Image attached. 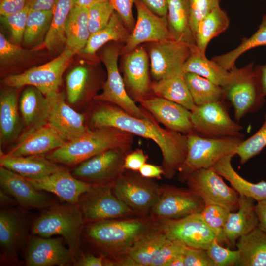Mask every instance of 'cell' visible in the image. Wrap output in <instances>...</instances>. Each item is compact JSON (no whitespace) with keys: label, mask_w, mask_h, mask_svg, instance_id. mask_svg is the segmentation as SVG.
<instances>
[{"label":"cell","mask_w":266,"mask_h":266,"mask_svg":"<svg viewBox=\"0 0 266 266\" xmlns=\"http://www.w3.org/2000/svg\"><path fill=\"white\" fill-rule=\"evenodd\" d=\"M151 87L153 92L158 97L179 104L191 111L197 106L184 75H177L156 81Z\"/></svg>","instance_id":"35"},{"label":"cell","mask_w":266,"mask_h":266,"mask_svg":"<svg viewBox=\"0 0 266 266\" xmlns=\"http://www.w3.org/2000/svg\"><path fill=\"white\" fill-rule=\"evenodd\" d=\"M134 4L137 20L125 42L123 54L130 53L143 43L173 39L166 16L161 17L154 14L139 0H135Z\"/></svg>","instance_id":"18"},{"label":"cell","mask_w":266,"mask_h":266,"mask_svg":"<svg viewBox=\"0 0 266 266\" xmlns=\"http://www.w3.org/2000/svg\"><path fill=\"white\" fill-rule=\"evenodd\" d=\"M220 2V0H190V25L194 36L200 22L219 6Z\"/></svg>","instance_id":"50"},{"label":"cell","mask_w":266,"mask_h":266,"mask_svg":"<svg viewBox=\"0 0 266 266\" xmlns=\"http://www.w3.org/2000/svg\"><path fill=\"white\" fill-rule=\"evenodd\" d=\"M128 150L115 148L104 151L80 163L72 174L92 185L114 182L123 174Z\"/></svg>","instance_id":"12"},{"label":"cell","mask_w":266,"mask_h":266,"mask_svg":"<svg viewBox=\"0 0 266 266\" xmlns=\"http://www.w3.org/2000/svg\"><path fill=\"white\" fill-rule=\"evenodd\" d=\"M0 200L1 203L4 204H11L16 202L12 197L1 188L0 190Z\"/></svg>","instance_id":"63"},{"label":"cell","mask_w":266,"mask_h":266,"mask_svg":"<svg viewBox=\"0 0 266 266\" xmlns=\"http://www.w3.org/2000/svg\"><path fill=\"white\" fill-rule=\"evenodd\" d=\"M146 231L144 222L135 219H113L88 223L83 237L93 246L111 257L127 254L134 243Z\"/></svg>","instance_id":"3"},{"label":"cell","mask_w":266,"mask_h":266,"mask_svg":"<svg viewBox=\"0 0 266 266\" xmlns=\"http://www.w3.org/2000/svg\"><path fill=\"white\" fill-rule=\"evenodd\" d=\"M57 0H28L27 5L31 10H52Z\"/></svg>","instance_id":"60"},{"label":"cell","mask_w":266,"mask_h":266,"mask_svg":"<svg viewBox=\"0 0 266 266\" xmlns=\"http://www.w3.org/2000/svg\"><path fill=\"white\" fill-rule=\"evenodd\" d=\"M89 79L88 69L82 66L72 69L66 77L67 98L68 102L77 105L82 101Z\"/></svg>","instance_id":"43"},{"label":"cell","mask_w":266,"mask_h":266,"mask_svg":"<svg viewBox=\"0 0 266 266\" xmlns=\"http://www.w3.org/2000/svg\"><path fill=\"white\" fill-rule=\"evenodd\" d=\"M62 237L29 236L25 248L27 266H68L74 258L69 248L63 244Z\"/></svg>","instance_id":"20"},{"label":"cell","mask_w":266,"mask_h":266,"mask_svg":"<svg viewBox=\"0 0 266 266\" xmlns=\"http://www.w3.org/2000/svg\"><path fill=\"white\" fill-rule=\"evenodd\" d=\"M186 182L189 189L200 197L204 203L218 204L230 212L238 210L239 195L228 186L212 168L195 171Z\"/></svg>","instance_id":"11"},{"label":"cell","mask_w":266,"mask_h":266,"mask_svg":"<svg viewBox=\"0 0 266 266\" xmlns=\"http://www.w3.org/2000/svg\"><path fill=\"white\" fill-rule=\"evenodd\" d=\"M76 266H113L112 260L104 256H96L90 254H83L73 262Z\"/></svg>","instance_id":"54"},{"label":"cell","mask_w":266,"mask_h":266,"mask_svg":"<svg viewBox=\"0 0 266 266\" xmlns=\"http://www.w3.org/2000/svg\"><path fill=\"white\" fill-rule=\"evenodd\" d=\"M262 46H266V14L263 15L258 29L252 35L243 38L240 44L234 49L215 56L212 60L230 71L235 66L236 60L241 55L250 49Z\"/></svg>","instance_id":"41"},{"label":"cell","mask_w":266,"mask_h":266,"mask_svg":"<svg viewBox=\"0 0 266 266\" xmlns=\"http://www.w3.org/2000/svg\"><path fill=\"white\" fill-rule=\"evenodd\" d=\"M253 199L239 195V206L235 212L229 213L223 228L224 243L228 247H234L238 239L258 225V219L255 210Z\"/></svg>","instance_id":"26"},{"label":"cell","mask_w":266,"mask_h":266,"mask_svg":"<svg viewBox=\"0 0 266 266\" xmlns=\"http://www.w3.org/2000/svg\"><path fill=\"white\" fill-rule=\"evenodd\" d=\"M196 134L207 138L244 136L242 127L231 118L222 100L197 106L191 111Z\"/></svg>","instance_id":"10"},{"label":"cell","mask_w":266,"mask_h":266,"mask_svg":"<svg viewBox=\"0 0 266 266\" xmlns=\"http://www.w3.org/2000/svg\"><path fill=\"white\" fill-rule=\"evenodd\" d=\"M191 52V46L182 41L169 39L155 42L149 49L150 71L156 80L184 75V65Z\"/></svg>","instance_id":"14"},{"label":"cell","mask_w":266,"mask_h":266,"mask_svg":"<svg viewBox=\"0 0 266 266\" xmlns=\"http://www.w3.org/2000/svg\"><path fill=\"white\" fill-rule=\"evenodd\" d=\"M119 55V50L115 47H108L103 51L101 59L106 69L107 79L102 92L94 99L116 105L133 116L146 117L147 113L136 105L127 92L118 68Z\"/></svg>","instance_id":"13"},{"label":"cell","mask_w":266,"mask_h":266,"mask_svg":"<svg viewBox=\"0 0 266 266\" xmlns=\"http://www.w3.org/2000/svg\"><path fill=\"white\" fill-rule=\"evenodd\" d=\"M32 50L24 49L15 43L9 42L0 34V61L2 66H6L19 61L26 59L32 54Z\"/></svg>","instance_id":"47"},{"label":"cell","mask_w":266,"mask_h":266,"mask_svg":"<svg viewBox=\"0 0 266 266\" xmlns=\"http://www.w3.org/2000/svg\"><path fill=\"white\" fill-rule=\"evenodd\" d=\"M230 212L224 207L213 203H204V206L200 212L205 223L220 235L223 244L224 240L222 230Z\"/></svg>","instance_id":"46"},{"label":"cell","mask_w":266,"mask_h":266,"mask_svg":"<svg viewBox=\"0 0 266 266\" xmlns=\"http://www.w3.org/2000/svg\"><path fill=\"white\" fill-rule=\"evenodd\" d=\"M167 19L172 39L196 45L190 25V0H168Z\"/></svg>","instance_id":"33"},{"label":"cell","mask_w":266,"mask_h":266,"mask_svg":"<svg viewBox=\"0 0 266 266\" xmlns=\"http://www.w3.org/2000/svg\"><path fill=\"white\" fill-rule=\"evenodd\" d=\"M0 166L31 179L42 178L65 169L44 155L13 156L0 153Z\"/></svg>","instance_id":"27"},{"label":"cell","mask_w":266,"mask_h":266,"mask_svg":"<svg viewBox=\"0 0 266 266\" xmlns=\"http://www.w3.org/2000/svg\"><path fill=\"white\" fill-rule=\"evenodd\" d=\"M140 175L146 178H160L164 174L162 167L145 163L139 170Z\"/></svg>","instance_id":"58"},{"label":"cell","mask_w":266,"mask_h":266,"mask_svg":"<svg viewBox=\"0 0 266 266\" xmlns=\"http://www.w3.org/2000/svg\"><path fill=\"white\" fill-rule=\"evenodd\" d=\"M204 206L202 199L190 189L165 186L161 187L159 198L151 212L160 220L178 219L200 213Z\"/></svg>","instance_id":"17"},{"label":"cell","mask_w":266,"mask_h":266,"mask_svg":"<svg viewBox=\"0 0 266 266\" xmlns=\"http://www.w3.org/2000/svg\"><path fill=\"white\" fill-rule=\"evenodd\" d=\"M76 0H57L55 4L51 24L43 44L49 50H53L66 43V26Z\"/></svg>","instance_id":"37"},{"label":"cell","mask_w":266,"mask_h":266,"mask_svg":"<svg viewBox=\"0 0 266 266\" xmlns=\"http://www.w3.org/2000/svg\"><path fill=\"white\" fill-rule=\"evenodd\" d=\"M257 202L255 210L258 219V227L266 233V200Z\"/></svg>","instance_id":"59"},{"label":"cell","mask_w":266,"mask_h":266,"mask_svg":"<svg viewBox=\"0 0 266 266\" xmlns=\"http://www.w3.org/2000/svg\"><path fill=\"white\" fill-rule=\"evenodd\" d=\"M150 11L161 16H167L168 0H139Z\"/></svg>","instance_id":"57"},{"label":"cell","mask_w":266,"mask_h":266,"mask_svg":"<svg viewBox=\"0 0 266 266\" xmlns=\"http://www.w3.org/2000/svg\"><path fill=\"white\" fill-rule=\"evenodd\" d=\"M115 11L109 1L95 4L88 8V24L93 34L101 30L108 23Z\"/></svg>","instance_id":"45"},{"label":"cell","mask_w":266,"mask_h":266,"mask_svg":"<svg viewBox=\"0 0 266 266\" xmlns=\"http://www.w3.org/2000/svg\"><path fill=\"white\" fill-rule=\"evenodd\" d=\"M30 10L26 5L22 10L6 16H1V21L9 29L12 40L18 45L23 39L28 15Z\"/></svg>","instance_id":"48"},{"label":"cell","mask_w":266,"mask_h":266,"mask_svg":"<svg viewBox=\"0 0 266 266\" xmlns=\"http://www.w3.org/2000/svg\"><path fill=\"white\" fill-rule=\"evenodd\" d=\"M235 246L239 252L236 266H266V233L258 227L241 236Z\"/></svg>","instance_id":"31"},{"label":"cell","mask_w":266,"mask_h":266,"mask_svg":"<svg viewBox=\"0 0 266 266\" xmlns=\"http://www.w3.org/2000/svg\"><path fill=\"white\" fill-rule=\"evenodd\" d=\"M234 155H229L220 159L212 167L224 178L239 195L253 199L257 201L266 200V181L254 183L246 180L233 169L231 160Z\"/></svg>","instance_id":"30"},{"label":"cell","mask_w":266,"mask_h":266,"mask_svg":"<svg viewBox=\"0 0 266 266\" xmlns=\"http://www.w3.org/2000/svg\"><path fill=\"white\" fill-rule=\"evenodd\" d=\"M185 266H214L206 249L185 246Z\"/></svg>","instance_id":"53"},{"label":"cell","mask_w":266,"mask_h":266,"mask_svg":"<svg viewBox=\"0 0 266 266\" xmlns=\"http://www.w3.org/2000/svg\"><path fill=\"white\" fill-rule=\"evenodd\" d=\"M184 74L192 73L205 78L223 87L228 81L230 72L213 60H209L196 45L191 46L190 55L183 67Z\"/></svg>","instance_id":"32"},{"label":"cell","mask_w":266,"mask_h":266,"mask_svg":"<svg viewBox=\"0 0 266 266\" xmlns=\"http://www.w3.org/2000/svg\"><path fill=\"white\" fill-rule=\"evenodd\" d=\"M88 8L75 5L68 16L65 29L66 48L76 54L82 51L91 35Z\"/></svg>","instance_id":"34"},{"label":"cell","mask_w":266,"mask_h":266,"mask_svg":"<svg viewBox=\"0 0 266 266\" xmlns=\"http://www.w3.org/2000/svg\"><path fill=\"white\" fill-rule=\"evenodd\" d=\"M16 88L2 91L0 96V145H7L21 135L22 124Z\"/></svg>","instance_id":"28"},{"label":"cell","mask_w":266,"mask_h":266,"mask_svg":"<svg viewBox=\"0 0 266 266\" xmlns=\"http://www.w3.org/2000/svg\"><path fill=\"white\" fill-rule=\"evenodd\" d=\"M0 185L25 210H44L54 204L45 191L36 189L25 177L2 166Z\"/></svg>","instance_id":"21"},{"label":"cell","mask_w":266,"mask_h":266,"mask_svg":"<svg viewBox=\"0 0 266 266\" xmlns=\"http://www.w3.org/2000/svg\"><path fill=\"white\" fill-rule=\"evenodd\" d=\"M74 54L66 48L57 57L44 65L32 67L20 74L8 75L3 79V83L16 88L32 86L45 96L57 92L62 83L63 74Z\"/></svg>","instance_id":"7"},{"label":"cell","mask_w":266,"mask_h":266,"mask_svg":"<svg viewBox=\"0 0 266 266\" xmlns=\"http://www.w3.org/2000/svg\"><path fill=\"white\" fill-rule=\"evenodd\" d=\"M133 134L113 127L96 128L85 134L66 141L46 157L60 164L78 165L108 149L120 148L128 150Z\"/></svg>","instance_id":"2"},{"label":"cell","mask_w":266,"mask_h":266,"mask_svg":"<svg viewBox=\"0 0 266 266\" xmlns=\"http://www.w3.org/2000/svg\"><path fill=\"white\" fill-rule=\"evenodd\" d=\"M266 146V114L260 128L251 137L244 140L238 147L236 155L239 157L241 165L259 154Z\"/></svg>","instance_id":"44"},{"label":"cell","mask_w":266,"mask_h":266,"mask_svg":"<svg viewBox=\"0 0 266 266\" xmlns=\"http://www.w3.org/2000/svg\"><path fill=\"white\" fill-rule=\"evenodd\" d=\"M230 20L227 12L220 6L203 18L199 23L195 35L197 47L205 53L212 39L224 32L229 27Z\"/></svg>","instance_id":"36"},{"label":"cell","mask_w":266,"mask_h":266,"mask_svg":"<svg viewBox=\"0 0 266 266\" xmlns=\"http://www.w3.org/2000/svg\"><path fill=\"white\" fill-rule=\"evenodd\" d=\"M46 96L49 102L47 124L66 141L76 139L90 130L85 125L84 115L66 103L63 94L57 91Z\"/></svg>","instance_id":"19"},{"label":"cell","mask_w":266,"mask_h":266,"mask_svg":"<svg viewBox=\"0 0 266 266\" xmlns=\"http://www.w3.org/2000/svg\"><path fill=\"white\" fill-rule=\"evenodd\" d=\"M184 252L176 256L170 262L168 266H185Z\"/></svg>","instance_id":"64"},{"label":"cell","mask_w":266,"mask_h":266,"mask_svg":"<svg viewBox=\"0 0 266 266\" xmlns=\"http://www.w3.org/2000/svg\"><path fill=\"white\" fill-rule=\"evenodd\" d=\"M254 67L253 63L241 68L235 66L230 71L228 81L222 87L224 98L233 106L237 122L247 114L261 109L265 101Z\"/></svg>","instance_id":"6"},{"label":"cell","mask_w":266,"mask_h":266,"mask_svg":"<svg viewBox=\"0 0 266 266\" xmlns=\"http://www.w3.org/2000/svg\"><path fill=\"white\" fill-rule=\"evenodd\" d=\"M108 0L121 17L126 28L131 32L135 24L132 12V7L135 0Z\"/></svg>","instance_id":"52"},{"label":"cell","mask_w":266,"mask_h":266,"mask_svg":"<svg viewBox=\"0 0 266 266\" xmlns=\"http://www.w3.org/2000/svg\"><path fill=\"white\" fill-rule=\"evenodd\" d=\"M167 239L160 230L146 232L134 243L127 254L139 266H151L154 257Z\"/></svg>","instance_id":"39"},{"label":"cell","mask_w":266,"mask_h":266,"mask_svg":"<svg viewBox=\"0 0 266 266\" xmlns=\"http://www.w3.org/2000/svg\"><path fill=\"white\" fill-rule=\"evenodd\" d=\"M185 246L167 239L154 257L151 266H168L176 256L183 253Z\"/></svg>","instance_id":"51"},{"label":"cell","mask_w":266,"mask_h":266,"mask_svg":"<svg viewBox=\"0 0 266 266\" xmlns=\"http://www.w3.org/2000/svg\"><path fill=\"white\" fill-rule=\"evenodd\" d=\"M109 1L108 0H76L77 5L89 8L92 5L100 2Z\"/></svg>","instance_id":"62"},{"label":"cell","mask_w":266,"mask_h":266,"mask_svg":"<svg viewBox=\"0 0 266 266\" xmlns=\"http://www.w3.org/2000/svg\"><path fill=\"white\" fill-rule=\"evenodd\" d=\"M19 108L23 122L28 129L47 125L48 100L36 88L30 86L23 91L19 101Z\"/></svg>","instance_id":"29"},{"label":"cell","mask_w":266,"mask_h":266,"mask_svg":"<svg viewBox=\"0 0 266 266\" xmlns=\"http://www.w3.org/2000/svg\"><path fill=\"white\" fill-rule=\"evenodd\" d=\"M53 16V11L30 10L28 15L23 37L25 44L33 45L38 42L49 29Z\"/></svg>","instance_id":"42"},{"label":"cell","mask_w":266,"mask_h":266,"mask_svg":"<svg viewBox=\"0 0 266 266\" xmlns=\"http://www.w3.org/2000/svg\"><path fill=\"white\" fill-rule=\"evenodd\" d=\"M140 102L167 129L187 135L195 133L191 111L182 105L159 97L145 99Z\"/></svg>","instance_id":"22"},{"label":"cell","mask_w":266,"mask_h":266,"mask_svg":"<svg viewBox=\"0 0 266 266\" xmlns=\"http://www.w3.org/2000/svg\"><path fill=\"white\" fill-rule=\"evenodd\" d=\"M147 159V157L141 149H136L126 155L124 160V168L138 171L141 166L146 163Z\"/></svg>","instance_id":"55"},{"label":"cell","mask_w":266,"mask_h":266,"mask_svg":"<svg viewBox=\"0 0 266 266\" xmlns=\"http://www.w3.org/2000/svg\"><path fill=\"white\" fill-rule=\"evenodd\" d=\"M159 227L168 239L187 247L206 250L215 240L223 244L220 235L205 223L200 213L161 219Z\"/></svg>","instance_id":"8"},{"label":"cell","mask_w":266,"mask_h":266,"mask_svg":"<svg viewBox=\"0 0 266 266\" xmlns=\"http://www.w3.org/2000/svg\"><path fill=\"white\" fill-rule=\"evenodd\" d=\"M243 136L207 138L195 133L188 135L187 156L178 172L179 181L186 182L195 171L212 168L223 157L236 155Z\"/></svg>","instance_id":"5"},{"label":"cell","mask_w":266,"mask_h":266,"mask_svg":"<svg viewBox=\"0 0 266 266\" xmlns=\"http://www.w3.org/2000/svg\"><path fill=\"white\" fill-rule=\"evenodd\" d=\"M114 182L93 185L80 197L78 204L87 223L118 219L134 212L112 192Z\"/></svg>","instance_id":"9"},{"label":"cell","mask_w":266,"mask_h":266,"mask_svg":"<svg viewBox=\"0 0 266 266\" xmlns=\"http://www.w3.org/2000/svg\"><path fill=\"white\" fill-rule=\"evenodd\" d=\"M94 128L113 127L153 141L163 156V175L173 178L183 165L187 153L188 135L160 126L149 115H131L113 104H100L91 114Z\"/></svg>","instance_id":"1"},{"label":"cell","mask_w":266,"mask_h":266,"mask_svg":"<svg viewBox=\"0 0 266 266\" xmlns=\"http://www.w3.org/2000/svg\"><path fill=\"white\" fill-rule=\"evenodd\" d=\"M129 35L127 29L121 17L114 11L106 26L91 34L86 46L82 51L89 55L94 54L109 41L126 42Z\"/></svg>","instance_id":"38"},{"label":"cell","mask_w":266,"mask_h":266,"mask_svg":"<svg viewBox=\"0 0 266 266\" xmlns=\"http://www.w3.org/2000/svg\"><path fill=\"white\" fill-rule=\"evenodd\" d=\"M206 251L214 266H236L239 259L237 249L225 248L216 240L210 244Z\"/></svg>","instance_id":"49"},{"label":"cell","mask_w":266,"mask_h":266,"mask_svg":"<svg viewBox=\"0 0 266 266\" xmlns=\"http://www.w3.org/2000/svg\"><path fill=\"white\" fill-rule=\"evenodd\" d=\"M28 0H0V16H6L23 9Z\"/></svg>","instance_id":"56"},{"label":"cell","mask_w":266,"mask_h":266,"mask_svg":"<svg viewBox=\"0 0 266 266\" xmlns=\"http://www.w3.org/2000/svg\"><path fill=\"white\" fill-rule=\"evenodd\" d=\"M7 153L13 156L44 155L63 145L66 141L48 124L29 128Z\"/></svg>","instance_id":"23"},{"label":"cell","mask_w":266,"mask_h":266,"mask_svg":"<svg viewBox=\"0 0 266 266\" xmlns=\"http://www.w3.org/2000/svg\"><path fill=\"white\" fill-rule=\"evenodd\" d=\"M258 82L263 95L266 96V64L254 67Z\"/></svg>","instance_id":"61"},{"label":"cell","mask_w":266,"mask_h":266,"mask_svg":"<svg viewBox=\"0 0 266 266\" xmlns=\"http://www.w3.org/2000/svg\"><path fill=\"white\" fill-rule=\"evenodd\" d=\"M26 179L36 189L52 193L71 203H78L81 195L93 186L75 177L65 168L42 178Z\"/></svg>","instance_id":"24"},{"label":"cell","mask_w":266,"mask_h":266,"mask_svg":"<svg viewBox=\"0 0 266 266\" xmlns=\"http://www.w3.org/2000/svg\"><path fill=\"white\" fill-rule=\"evenodd\" d=\"M126 83L135 100H144L149 87V59L142 47L126 54L123 62Z\"/></svg>","instance_id":"25"},{"label":"cell","mask_w":266,"mask_h":266,"mask_svg":"<svg viewBox=\"0 0 266 266\" xmlns=\"http://www.w3.org/2000/svg\"><path fill=\"white\" fill-rule=\"evenodd\" d=\"M115 196L134 211L145 213L157 201L161 187L149 178L131 175L120 176L114 183Z\"/></svg>","instance_id":"16"},{"label":"cell","mask_w":266,"mask_h":266,"mask_svg":"<svg viewBox=\"0 0 266 266\" xmlns=\"http://www.w3.org/2000/svg\"><path fill=\"white\" fill-rule=\"evenodd\" d=\"M184 78L197 106L224 99L222 87L208 79L192 73H184Z\"/></svg>","instance_id":"40"},{"label":"cell","mask_w":266,"mask_h":266,"mask_svg":"<svg viewBox=\"0 0 266 266\" xmlns=\"http://www.w3.org/2000/svg\"><path fill=\"white\" fill-rule=\"evenodd\" d=\"M84 223L78 203H54L43 210L33 223L31 230L33 235L41 237L62 236L75 260Z\"/></svg>","instance_id":"4"},{"label":"cell","mask_w":266,"mask_h":266,"mask_svg":"<svg viewBox=\"0 0 266 266\" xmlns=\"http://www.w3.org/2000/svg\"><path fill=\"white\" fill-rule=\"evenodd\" d=\"M29 236L27 220L21 210L5 208L0 211V260L18 261L20 252L25 249Z\"/></svg>","instance_id":"15"}]
</instances>
